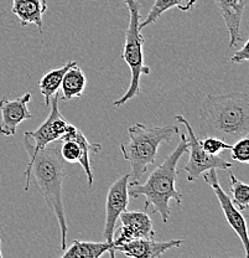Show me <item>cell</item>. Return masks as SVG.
<instances>
[{"label": "cell", "instance_id": "cell-3", "mask_svg": "<svg viewBox=\"0 0 249 258\" xmlns=\"http://www.w3.org/2000/svg\"><path fill=\"white\" fill-rule=\"evenodd\" d=\"M203 127L210 136L237 141L249 134L248 91L205 97L200 111Z\"/></svg>", "mask_w": 249, "mask_h": 258}, {"label": "cell", "instance_id": "cell-16", "mask_svg": "<svg viewBox=\"0 0 249 258\" xmlns=\"http://www.w3.org/2000/svg\"><path fill=\"white\" fill-rule=\"evenodd\" d=\"M114 244L112 242H86L74 240L69 248H66L62 258H100L104 253L109 252L112 258L116 257L113 249Z\"/></svg>", "mask_w": 249, "mask_h": 258}, {"label": "cell", "instance_id": "cell-21", "mask_svg": "<svg viewBox=\"0 0 249 258\" xmlns=\"http://www.w3.org/2000/svg\"><path fill=\"white\" fill-rule=\"evenodd\" d=\"M200 143H201V147L203 148V150L207 152L208 154L211 155H219L221 153L231 149L232 147V144L226 143L223 139L218 138V137H215V136L206 137L205 139L200 141Z\"/></svg>", "mask_w": 249, "mask_h": 258}, {"label": "cell", "instance_id": "cell-8", "mask_svg": "<svg viewBox=\"0 0 249 258\" xmlns=\"http://www.w3.org/2000/svg\"><path fill=\"white\" fill-rule=\"evenodd\" d=\"M175 119L180 122L181 124H184V127L187 129V134H189L186 139L187 145H189L190 157L187 164L184 166V170L187 173V180L189 181H195L205 171L210 170V169L227 170V169L232 168V163L227 161L221 155H211L203 150L191 124L187 122V119H185L184 115H176Z\"/></svg>", "mask_w": 249, "mask_h": 258}, {"label": "cell", "instance_id": "cell-7", "mask_svg": "<svg viewBox=\"0 0 249 258\" xmlns=\"http://www.w3.org/2000/svg\"><path fill=\"white\" fill-rule=\"evenodd\" d=\"M61 141V157L68 164L78 163L87 175V182L90 186L93 185V171L91 166V154H98L102 149V144L91 143L81 129L69 123L66 133Z\"/></svg>", "mask_w": 249, "mask_h": 258}, {"label": "cell", "instance_id": "cell-1", "mask_svg": "<svg viewBox=\"0 0 249 258\" xmlns=\"http://www.w3.org/2000/svg\"><path fill=\"white\" fill-rule=\"evenodd\" d=\"M61 141H56L36 153L29 160L28 166L23 173L25 177V187L28 191L33 184L47 206L55 214L61 231V248H67V227L65 206L62 199V184L67 175L66 161L61 157Z\"/></svg>", "mask_w": 249, "mask_h": 258}, {"label": "cell", "instance_id": "cell-24", "mask_svg": "<svg viewBox=\"0 0 249 258\" xmlns=\"http://www.w3.org/2000/svg\"><path fill=\"white\" fill-rule=\"evenodd\" d=\"M3 257V253H2V241H0V258Z\"/></svg>", "mask_w": 249, "mask_h": 258}, {"label": "cell", "instance_id": "cell-4", "mask_svg": "<svg viewBox=\"0 0 249 258\" xmlns=\"http://www.w3.org/2000/svg\"><path fill=\"white\" fill-rule=\"evenodd\" d=\"M180 133L178 125L150 127L136 123L128 128V143L119 145L123 158L130 164L132 173L129 182H136L146 173L148 166L156 161L157 149L161 143H169L174 136Z\"/></svg>", "mask_w": 249, "mask_h": 258}, {"label": "cell", "instance_id": "cell-15", "mask_svg": "<svg viewBox=\"0 0 249 258\" xmlns=\"http://www.w3.org/2000/svg\"><path fill=\"white\" fill-rule=\"evenodd\" d=\"M12 13L20 20L23 26L34 25L37 26L40 34H42V16L47 10V0H12Z\"/></svg>", "mask_w": 249, "mask_h": 258}, {"label": "cell", "instance_id": "cell-10", "mask_svg": "<svg viewBox=\"0 0 249 258\" xmlns=\"http://www.w3.org/2000/svg\"><path fill=\"white\" fill-rule=\"evenodd\" d=\"M130 175L125 174L119 179H117L113 184L109 186L106 198V224H104L103 240L106 242L113 241L114 230H116L117 221L120 214L124 212L129 204V187Z\"/></svg>", "mask_w": 249, "mask_h": 258}, {"label": "cell", "instance_id": "cell-22", "mask_svg": "<svg viewBox=\"0 0 249 258\" xmlns=\"http://www.w3.org/2000/svg\"><path fill=\"white\" fill-rule=\"evenodd\" d=\"M232 159L239 163L247 164L249 161V139L248 137L237 139L234 144L231 147Z\"/></svg>", "mask_w": 249, "mask_h": 258}, {"label": "cell", "instance_id": "cell-6", "mask_svg": "<svg viewBox=\"0 0 249 258\" xmlns=\"http://www.w3.org/2000/svg\"><path fill=\"white\" fill-rule=\"evenodd\" d=\"M58 101H60V92H57L51 98V111L45 122L36 131L25 132L24 147L29 154V160L33 159L36 153L44 149L46 145L52 142L60 141L66 133L69 123L58 111Z\"/></svg>", "mask_w": 249, "mask_h": 258}, {"label": "cell", "instance_id": "cell-20", "mask_svg": "<svg viewBox=\"0 0 249 258\" xmlns=\"http://www.w3.org/2000/svg\"><path fill=\"white\" fill-rule=\"evenodd\" d=\"M229 177H231V192L233 204H234L237 209L245 211L249 206V186L245 182L237 179L232 171H229Z\"/></svg>", "mask_w": 249, "mask_h": 258}, {"label": "cell", "instance_id": "cell-17", "mask_svg": "<svg viewBox=\"0 0 249 258\" xmlns=\"http://www.w3.org/2000/svg\"><path fill=\"white\" fill-rule=\"evenodd\" d=\"M77 64L76 61H67L65 64L60 67H56V69L50 70L49 72L44 75L41 77L39 82L40 92L44 96L45 98V104L50 106L51 98L56 95L57 92H60L61 88V82H62L63 76H65L66 71L68 69H71L72 66Z\"/></svg>", "mask_w": 249, "mask_h": 258}, {"label": "cell", "instance_id": "cell-12", "mask_svg": "<svg viewBox=\"0 0 249 258\" xmlns=\"http://www.w3.org/2000/svg\"><path fill=\"white\" fill-rule=\"evenodd\" d=\"M30 101L31 93L29 92L15 99H9L7 97L0 99V136H15L19 124L33 118V114L28 108V103Z\"/></svg>", "mask_w": 249, "mask_h": 258}, {"label": "cell", "instance_id": "cell-2", "mask_svg": "<svg viewBox=\"0 0 249 258\" xmlns=\"http://www.w3.org/2000/svg\"><path fill=\"white\" fill-rule=\"evenodd\" d=\"M181 139L178 147L166 157L164 163L157 166L144 184L129 182L128 194L129 198L138 199L140 196L145 198V206L148 210L152 206V214H160L162 222L166 224L170 219V201L175 200L178 205L183 204V195L176 189V179H178V164L181 157L189 152L186 134H180Z\"/></svg>", "mask_w": 249, "mask_h": 258}, {"label": "cell", "instance_id": "cell-23", "mask_svg": "<svg viewBox=\"0 0 249 258\" xmlns=\"http://www.w3.org/2000/svg\"><path fill=\"white\" fill-rule=\"evenodd\" d=\"M249 60V40H245L244 45H243L240 50H238L237 52L231 57L232 63H242L247 62Z\"/></svg>", "mask_w": 249, "mask_h": 258}, {"label": "cell", "instance_id": "cell-5", "mask_svg": "<svg viewBox=\"0 0 249 258\" xmlns=\"http://www.w3.org/2000/svg\"><path fill=\"white\" fill-rule=\"evenodd\" d=\"M123 2L129 10V24L125 32V44L122 57L132 72V79L127 92L114 101L113 106L117 108L124 106L128 101L140 95V77L143 75L150 74V67L144 63L143 46L145 40L139 28L141 21L140 3L138 0H123Z\"/></svg>", "mask_w": 249, "mask_h": 258}, {"label": "cell", "instance_id": "cell-14", "mask_svg": "<svg viewBox=\"0 0 249 258\" xmlns=\"http://www.w3.org/2000/svg\"><path fill=\"white\" fill-rule=\"evenodd\" d=\"M223 18L229 34V47H234L243 40L240 23L249 0H213Z\"/></svg>", "mask_w": 249, "mask_h": 258}, {"label": "cell", "instance_id": "cell-9", "mask_svg": "<svg viewBox=\"0 0 249 258\" xmlns=\"http://www.w3.org/2000/svg\"><path fill=\"white\" fill-rule=\"evenodd\" d=\"M202 176L206 184L210 185L213 189V191H215L227 222L231 226L232 230L237 233L238 237L240 238V242H242L243 244V249H244L245 258H249L248 228L244 216L240 214L239 210L235 208V205L233 204L232 199L229 198L228 194L224 191V190L222 189L221 185H219L218 179H217L216 169H210V170L205 171V173L202 174Z\"/></svg>", "mask_w": 249, "mask_h": 258}, {"label": "cell", "instance_id": "cell-19", "mask_svg": "<svg viewBox=\"0 0 249 258\" xmlns=\"http://www.w3.org/2000/svg\"><path fill=\"white\" fill-rule=\"evenodd\" d=\"M196 2L197 0H155L146 18L141 20L140 24H139V28H140V30H143L146 26L151 25L164 13L173 9V8H176V9L181 10V12H189V10L194 8Z\"/></svg>", "mask_w": 249, "mask_h": 258}, {"label": "cell", "instance_id": "cell-13", "mask_svg": "<svg viewBox=\"0 0 249 258\" xmlns=\"http://www.w3.org/2000/svg\"><path fill=\"white\" fill-rule=\"evenodd\" d=\"M184 243L183 240L155 241L154 238H138L114 247V252H120L133 258H156L171 248H178Z\"/></svg>", "mask_w": 249, "mask_h": 258}, {"label": "cell", "instance_id": "cell-11", "mask_svg": "<svg viewBox=\"0 0 249 258\" xmlns=\"http://www.w3.org/2000/svg\"><path fill=\"white\" fill-rule=\"evenodd\" d=\"M122 227L113 236L114 247L138 238H154L155 231L152 221L146 212L127 211L122 212L119 216ZM113 247V249H114Z\"/></svg>", "mask_w": 249, "mask_h": 258}, {"label": "cell", "instance_id": "cell-18", "mask_svg": "<svg viewBox=\"0 0 249 258\" xmlns=\"http://www.w3.org/2000/svg\"><path fill=\"white\" fill-rule=\"evenodd\" d=\"M86 83H87V79L77 64L67 70L62 82H61V88H62V97L61 98H62V101L68 102L73 98L82 97L86 90Z\"/></svg>", "mask_w": 249, "mask_h": 258}]
</instances>
